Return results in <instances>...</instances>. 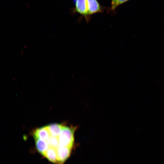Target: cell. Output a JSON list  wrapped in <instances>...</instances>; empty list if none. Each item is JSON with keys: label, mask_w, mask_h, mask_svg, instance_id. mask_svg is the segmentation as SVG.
I'll use <instances>...</instances> for the list:
<instances>
[{"label": "cell", "mask_w": 164, "mask_h": 164, "mask_svg": "<svg viewBox=\"0 0 164 164\" xmlns=\"http://www.w3.org/2000/svg\"><path fill=\"white\" fill-rule=\"evenodd\" d=\"M74 129L63 126L58 137L59 143L61 145L72 147L74 142Z\"/></svg>", "instance_id": "6da1fadb"}, {"label": "cell", "mask_w": 164, "mask_h": 164, "mask_svg": "<svg viewBox=\"0 0 164 164\" xmlns=\"http://www.w3.org/2000/svg\"><path fill=\"white\" fill-rule=\"evenodd\" d=\"M72 147L64 146L59 144L56 149V151L57 164H63L70 154Z\"/></svg>", "instance_id": "7a4b0ae2"}, {"label": "cell", "mask_w": 164, "mask_h": 164, "mask_svg": "<svg viewBox=\"0 0 164 164\" xmlns=\"http://www.w3.org/2000/svg\"><path fill=\"white\" fill-rule=\"evenodd\" d=\"M75 12H77L88 19V12L87 0H76Z\"/></svg>", "instance_id": "3957f363"}, {"label": "cell", "mask_w": 164, "mask_h": 164, "mask_svg": "<svg viewBox=\"0 0 164 164\" xmlns=\"http://www.w3.org/2000/svg\"><path fill=\"white\" fill-rule=\"evenodd\" d=\"M35 138H38L46 141L50 136L46 126L36 129L33 132Z\"/></svg>", "instance_id": "277c9868"}, {"label": "cell", "mask_w": 164, "mask_h": 164, "mask_svg": "<svg viewBox=\"0 0 164 164\" xmlns=\"http://www.w3.org/2000/svg\"><path fill=\"white\" fill-rule=\"evenodd\" d=\"M88 15L101 12L102 9L97 0H87Z\"/></svg>", "instance_id": "5b68a950"}, {"label": "cell", "mask_w": 164, "mask_h": 164, "mask_svg": "<svg viewBox=\"0 0 164 164\" xmlns=\"http://www.w3.org/2000/svg\"><path fill=\"white\" fill-rule=\"evenodd\" d=\"M50 136L58 137L63 126L58 124H52L46 126Z\"/></svg>", "instance_id": "8992f818"}, {"label": "cell", "mask_w": 164, "mask_h": 164, "mask_svg": "<svg viewBox=\"0 0 164 164\" xmlns=\"http://www.w3.org/2000/svg\"><path fill=\"white\" fill-rule=\"evenodd\" d=\"M43 156L51 162L57 164V153L55 148L49 147Z\"/></svg>", "instance_id": "52a82bcc"}, {"label": "cell", "mask_w": 164, "mask_h": 164, "mask_svg": "<svg viewBox=\"0 0 164 164\" xmlns=\"http://www.w3.org/2000/svg\"><path fill=\"white\" fill-rule=\"evenodd\" d=\"M35 140L37 150L43 155L49 147V145L45 141L38 138H35Z\"/></svg>", "instance_id": "ba28073f"}, {"label": "cell", "mask_w": 164, "mask_h": 164, "mask_svg": "<svg viewBox=\"0 0 164 164\" xmlns=\"http://www.w3.org/2000/svg\"><path fill=\"white\" fill-rule=\"evenodd\" d=\"M46 142L49 147L55 149L57 147L59 144L58 137L51 136Z\"/></svg>", "instance_id": "9c48e42d"}, {"label": "cell", "mask_w": 164, "mask_h": 164, "mask_svg": "<svg viewBox=\"0 0 164 164\" xmlns=\"http://www.w3.org/2000/svg\"><path fill=\"white\" fill-rule=\"evenodd\" d=\"M129 0H111V9L114 10L119 5Z\"/></svg>", "instance_id": "30bf717a"}]
</instances>
